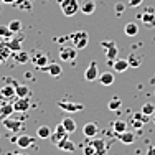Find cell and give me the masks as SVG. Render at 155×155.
<instances>
[{"label":"cell","instance_id":"obj_23","mask_svg":"<svg viewBox=\"0 0 155 155\" xmlns=\"http://www.w3.org/2000/svg\"><path fill=\"white\" fill-rule=\"evenodd\" d=\"M117 137H119V140L122 143H125V145H130V143L135 142V135L132 134V132H129V130L122 132V134H117Z\"/></svg>","mask_w":155,"mask_h":155},{"label":"cell","instance_id":"obj_37","mask_svg":"<svg viewBox=\"0 0 155 155\" xmlns=\"http://www.w3.org/2000/svg\"><path fill=\"white\" fill-rule=\"evenodd\" d=\"M84 155H97V152H96V147L91 142L84 147Z\"/></svg>","mask_w":155,"mask_h":155},{"label":"cell","instance_id":"obj_21","mask_svg":"<svg viewBox=\"0 0 155 155\" xmlns=\"http://www.w3.org/2000/svg\"><path fill=\"white\" fill-rule=\"evenodd\" d=\"M15 143L20 149H28V147L33 143V139L30 137V135H18V139L15 140Z\"/></svg>","mask_w":155,"mask_h":155},{"label":"cell","instance_id":"obj_6","mask_svg":"<svg viewBox=\"0 0 155 155\" xmlns=\"http://www.w3.org/2000/svg\"><path fill=\"white\" fill-rule=\"evenodd\" d=\"M58 107L63 109L64 112H79V110H84L83 104L71 102V101H58Z\"/></svg>","mask_w":155,"mask_h":155},{"label":"cell","instance_id":"obj_26","mask_svg":"<svg viewBox=\"0 0 155 155\" xmlns=\"http://www.w3.org/2000/svg\"><path fill=\"white\" fill-rule=\"evenodd\" d=\"M61 124L64 125V129L68 130V134H73V132L76 130V120L73 119V117H64V119L61 120Z\"/></svg>","mask_w":155,"mask_h":155},{"label":"cell","instance_id":"obj_11","mask_svg":"<svg viewBox=\"0 0 155 155\" xmlns=\"http://www.w3.org/2000/svg\"><path fill=\"white\" fill-rule=\"evenodd\" d=\"M13 109H15V112H27L30 109V99L17 97V101H13Z\"/></svg>","mask_w":155,"mask_h":155},{"label":"cell","instance_id":"obj_41","mask_svg":"<svg viewBox=\"0 0 155 155\" xmlns=\"http://www.w3.org/2000/svg\"><path fill=\"white\" fill-rule=\"evenodd\" d=\"M2 2H3V3H10V5H12V3H15L17 0H2Z\"/></svg>","mask_w":155,"mask_h":155},{"label":"cell","instance_id":"obj_17","mask_svg":"<svg viewBox=\"0 0 155 155\" xmlns=\"http://www.w3.org/2000/svg\"><path fill=\"white\" fill-rule=\"evenodd\" d=\"M13 112H15V109H13V104H10V102L3 101V102H2V106H0V119L10 117Z\"/></svg>","mask_w":155,"mask_h":155},{"label":"cell","instance_id":"obj_2","mask_svg":"<svg viewBox=\"0 0 155 155\" xmlns=\"http://www.w3.org/2000/svg\"><path fill=\"white\" fill-rule=\"evenodd\" d=\"M101 46L106 48V58L109 60V64L112 66V63L117 60V53H119V48H117L116 41H112V40H104V41H101Z\"/></svg>","mask_w":155,"mask_h":155},{"label":"cell","instance_id":"obj_28","mask_svg":"<svg viewBox=\"0 0 155 155\" xmlns=\"http://www.w3.org/2000/svg\"><path fill=\"white\" fill-rule=\"evenodd\" d=\"M36 135H38L40 139H50L51 129L48 127V125H40V127L36 129Z\"/></svg>","mask_w":155,"mask_h":155},{"label":"cell","instance_id":"obj_24","mask_svg":"<svg viewBox=\"0 0 155 155\" xmlns=\"http://www.w3.org/2000/svg\"><path fill=\"white\" fill-rule=\"evenodd\" d=\"M91 143L96 147V152H97V155H104V153H106V140H102V139H94V137H93Z\"/></svg>","mask_w":155,"mask_h":155},{"label":"cell","instance_id":"obj_33","mask_svg":"<svg viewBox=\"0 0 155 155\" xmlns=\"http://www.w3.org/2000/svg\"><path fill=\"white\" fill-rule=\"evenodd\" d=\"M15 3L20 10H25V12H30L31 10V0H17Z\"/></svg>","mask_w":155,"mask_h":155},{"label":"cell","instance_id":"obj_22","mask_svg":"<svg viewBox=\"0 0 155 155\" xmlns=\"http://www.w3.org/2000/svg\"><path fill=\"white\" fill-rule=\"evenodd\" d=\"M99 83H101L102 86H110V84L114 83V73H110V71L101 73V74H99Z\"/></svg>","mask_w":155,"mask_h":155},{"label":"cell","instance_id":"obj_8","mask_svg":"<svg viewBox=\"0 0 155 155\" xmlns=\"http://www.w3.org/2000/svg\"><path fill=\"white\" fill-rule=\"evenodd\" d=\"M99 68H97V63L96 61H91L89 66L86 68V71H84V78H86V81H96L99 79Z\"/></svg>","mask_w":155,"mask_h":155},{"label":"cell","instance_id":"obj_31","mask_svg":"<svg viewBox=\"0 0 155 155\" xmlns=\"http://www.w3.org/2000/svg\"><path fill=\"white\" fill-rule=\"evenodd\" d=\"M13 36V31L8 28V25H0V38H3V40H8V38H12Z\"/></svg>","mask_w":155,"mask_h":155},{"label":"cell","instance_id":"obj_35","mask_svg":"<svg viewBox=\"0 0 155 155\" xmlns=\"http://www.w3.org/2000/svg\"><path fill=\"white\" fill-rule=\"evenodd\" d=\"M120 104H122V101H120L119 97H112L109 101V104H107V107H109V110H117L120 107Z\"/></svg>","mask_w":155,"mask_h":155},{"label":"cell","instance_id":"obj_14","mask_svg":"<svg viewBox=\"0 0 155 155\" xmlns=\"http://www.w3.org/2000/svg\"><path fill=\"white\" fill-rule=\"evenodd\" d=\"M45 71H46L51 78H60V76L63 74V68L58 64V63H50V64L45 68Z\"/></svg>","mask_w":155,"mask_h":155},{"label":"cell","instance_id":"obj_34","mask_svg":"<svg viewBox=\"0 0 155 155\" xmlns=\"http://www.w3.org/2000/svg\"><path fill=\"white\" fill-rule=\"evenodd\" d=\"M140 112H143L145 116H153L155 114V106L152 104V102H145V104L142 106V110Z\"/></svg>","mask_w":155,"mask_h":155},{"label":"cell","instance_id":"obj_7","mask_svg":"<svg viewBox=\"0 0 155 155\" xmlns=\"http://www.w3.org/2000/svg\"><path fill=\"white\" fill-rule=\"evenodd\" d=\"M142 23L147 28H155V10L153 7H147L145 12L142 13Z\"/></svg>","mask_w":155,"mask_h":155},{"label":"cell","instance_id":"obj_12","mask_svg":"<svg viewBox=\"0 0 155 155\" xmlns=\"http://www.w3.org/2000/svg\"><path fill=\"white\" fill-rule=\"evenodd\" d=\"M56 147L60 150H63V152H74L76 150V145L73 140H69V137H64L63 140H60V142L56 143Z\"/></svg>","mask_w":155,"mask_h":155},{"label":"cell","instance_id":"obj_16","mask_svg":"<svg viewBox=\"0 0 155 155\" xmlns=\"http://www.w3.org/2000/svg\"><path fill=\"white\" fill-rule=\"evenodd\" d=\"M0 94L3 96V97L7 99V101H10V99H13V97H17V93H15V84H7V86H3V87H0Z\"/></svg>","mask_w":155,"mask_h":155},{"label":"cell","instance_id":"obj_18","mask_svg":"<svg viewBox=\"0 0 155 155\" xmlns=\"http://www.w3.org/2000/svg\"><path fill=\"white\" fill-rule=\"evenodd\" d=\"M12 84H15V93H17V97H28V96L31 94L30 87L27 86V84H17L13 83V81H10Z\"/></svg>","mask_w":155,"mask_h":155},{"label":"cell","instance_id":"obj_15","mask_svg":"<svg viewBox=\"0 0 155 155\" xmlns=\"http://www.w3.org/2000/svg\"><path fill=\"white\" fill-rule=\"evenodd\" d=\"M79 10L84 13V15H93L96 10V3L93 0H84L83 3H79Z\"/></svg>","mask_w":155,"mask_h":155},{"label":"cell","instance_id":"obj_30","mask_svg":"<svg viewBox=\"0 0 155 155\" xmlns=\"http://www.w3.org/2000/svg\"><path fill=\"white\" fill-rule=\"evenodd\" d=\"M112 129L116 134H122V132L127 130V122H124V120H116V122H112Z\"/></svg>","mask_w":155,"mask_h":155},{"label":"cell","instance_id":"obj_38","mask_svg":"<svg viewBox=\"0 0 155 155\" xmlns=\"http://www.w3.org/2000/svg\"><path fill=\"white\" fill-rule=\"evenodd\" d=\"M114 10H116V13H117V15H122V13H124V10H125V5H124V3H116V5H114Z\"/></svg>","mask_w":155,"mask_h":155},{"label":"cell","instance_id":"obj_39","mask_svg":"<svg viewBox=\"0 0 155 155\" xmlns=\"http://www.w3.org/2000/svg\"><path fill=\"white\" fill-rule=\"evenodd\" d=\"M143 0H129V7H139Z\"/></svg>","mask_w":155,"mask_h":155},{"label":"cell","instance_id":"obj_27","mask_svg":"<svg viewBox=\"0 0 155 155\" xmlns=\"http://www.w3.org/2000/svg\"><path fill=\"white\" fill-rule=\"evenodd\" d=\"M129 66L130 68H139L140 64H142V56L140 54H137V53H132V54H129Z\"/></svg>","mask_w":155,"mask_h":155},{"label":"cell","instance_id":"obj_25","mask_svg":"<svg viewBox=\"0 0 155 155\" xmlns=\"http://www.w3.org/2000/svg\"><path fill=\"white\" fill-rule=\"evenodd\" d=\"M124 33H125L127 36H135V35H139V25L134 23V21H129V23L124 27Z\"/></svg>","mask_w":155,"mask_h":155},{"label":"cell","instance_id":"obj_42","mask_svg":"<svg viewBox=\"0 0 155 155\" xmlns=\"http://www.w3.org/2000/svg\"><path fill=\"white\" fill-rule=\"evenodd\" d=\"M13 155H25V153H13Z\"/></svg>","mask_w":155,"mask_h":155},{"label":"cell","instance_id":"obj_19","mask_svg":"<svg viewBox=\"0 0 155 155\" xmlns=\"http://www.w3.org/2000/svg\"><path fill=\"white\" fill-rule=\"evenodd\" d=\"M112 68L116 73H124L125 69L129 68V60H125V58H117V60L112 63Z\"/></svg>","mask_w":155,"mask_h":155},{"label":"cell","instance_id":"obj_32","mask_svg":"<svg viewBox=\"0 0 155 155\" xmlns=\"http://www.w3.org/2000/svg\"><path fill=\"white\" fill-rule=\"evenodd\" d=\"M10 53H12V51L8 50V46L5 45V41H3V43H0V63H2V61H5L7 58H8V54H10Z\"/></svg>","mask_w":155,"mask_h":155},{"label":"cell","instance_id":"obj_5","mask_svg":"<svg viewBox=\"0 0 155 155\" xmlns=\"http://www.w3.org/2000/svg\"><path fill=\"white\" fill-rule=\"evenodd\" d=\"M68 135H69V134H68V130L64 129V125H63V124H58L56 127H54V130L51 132L50 140H51V143H54V145H56L60 140H63L64 137H68Z\"/></svg>","mask_w":155,"mask_h":155},{"label":"cell","instance_id":"obj_1","mask_svg":"<svg viewBox=\"0 0 155 155\" xmlns=\"http://www.w3.org/2000/svg\"><path fill=\"white\" fill-rule=\"evenodd\" d=\"M61 7V12L64 17H73L79 12V2L78 0H58Z\"/></svg>","mask_w":155,"mask_h":155},{"label":"cell","instance_id":"obj_10","mask_svg":"<svg viewBox=\"0 0 155 155\" xmlns=\"http://www.w3.org/2000/svg\"><path fill=\"white\" fill-rule=\"evenodd\" d=\"M2 122L3 125H5L7 129H8L10 132H18L21 129V120H18V119H12V116L10 117H5V119H2Z\"/></svg>","mask_w":155,"mask_h":155},{"label":"cell","instance_id":"obj_29","mask_svg":"<svg viewBox=\"0 0 155 155\" xmlns=\"http://www.w3.org/2000/svg\"><path fill=\"white\" fill-rule=\"evenodd\" d=\"M30 60H31L30 54L25 53V51H21V50L15 53V61H17V63H20V64H25V63H28Z\"/></svg>","mask_w":155,"mask_h":155},{"label":"cell","instance_id":"obj_3","mask_svg":"<svg viewBox=\"0 0 155 155\" xmlns=\"http://www.w3.org/2000/svg\"><path fill=\"white\" fill-rule=\"evenodd\" d=\"M69 40L73 41V46H76L78 50H84L89 43V35L86 31H76V33H71Z\"/></svg>","mask_w":155,"mask_h":155},{"label":"cell","instance_id":"obj_36","mask_svg":"<svg viewBox=\"0 0 155 155\" xmlns=\"http://www.w3.org/2000/svg\"><path fill=\"white\" fill-rule=\"evenodd\" d=\"M8 28H10L13 33L20 31V30H21V21H20V20H12V21H8Z\"/></svg>","mask_w":155,"mask_h":155},{"label":"cell","instance_id":"obj_9","mask_svg":"<svg viewBox=\"0 0 155 155\" xmlns=\"http://www.w3.org/2000/svg\"><path fill=\"white\" fill-rule=\"evenodd\" d=\"M31 63L36 66L38 69H45L48 64H50V58L46 56L45 53H35L31 56Z\"/></svg>","mask_w":155,"mask_h":155},{"label":"cell","instance_id":"obj_13","mask_svg":"<svg viewBox=\"0 0 155 155\" xmlns=\"http://www.w3.org/2000/svg\"><path fill=\"white\" fill-rule=\"evenodd\" d=\"M97 132H99V127H97V124H96V122H87L83 127V134L86 135L87 139L96 137V134H97Z\"/></svg>","mask_w":155,"mask_h":155},{"label":"cell","instance_id":"obj_4","mask_svg":"<svg viewBox=\"0 0 155 155\" xmlns=\"http://www.w3.org/2000/svg\"><path fill=\"white\" fill-rule=\"evenodd\" d=\"M78 56V48L76 46H69V45H64L60 48V60L61 61H66V63H71L74 61Z\"/></svg>","mask_w":155,"mask_h":155},{"label":"cell","instance_id":"obj_40","mask_svg":"<svg viewBox=\"0 0 155 155\" xmlns=\"http://www.w3.org/2000/svg\"><path fill=\"white\" fill-rule=\"evenodd\" d=\"M147 155H155V147H149V150H147Z\"/></svg>","mask_w":155,"mask_h":155},{"label":"cell","instance_id":"obj_20","mask_svg":"<svg viewBox=\"0 0 155 155\" xmlns=\"http://www.w3.org/2000/svg\"><path fill=\"white\" fill-rule=\"evenodd\" d=\"M5 45L8 46V50L12 51V53H17V51H20L21 50V41L20 40H17V38H8V40H5Z\"/></svg>","mask_w":155,"mask_h":155}]
</instances>
